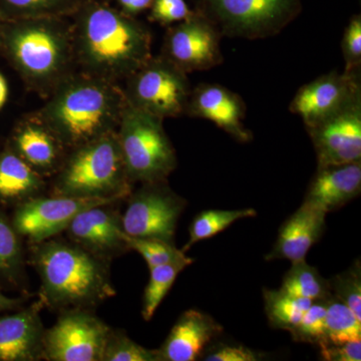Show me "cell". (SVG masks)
<instances>
[{"label":"cell","mask_w":361,"mask_h":361,"mask_svg":"<svg viewBox=\"0 0 361 361\" xmlns=\"http://www.w3.org/2000/svg\"><path fill=\"white\" fill-rule=\"evenodd\" d=\"M78 11L71 30L78 71L118 82L151 58L152 35L142 23L102 4Z\"/></svg>","instance_id":"1"},{"label":"cell","mask_w":361,"mask_h":361,"mask_svg":"<svg viewBox=\"0 0 361 361\" xmlns=\"http://www.w3.org/2000/svg\"><path fill=\"white\" fill-rule=\"evenodd\" d=\"M127 106L118 82L78 71L47 97L33 116L66 151L116 132Z\"/></svg>","instance_id":"2"},{"label":"cell","mask_w":361,"mask_h":361,"mask_svg":"<svg viewBox=\"0 0 361 361\" xmlns=\"http://www.w3.org/2000/svg\"><path fill=\"white\" fill-rule=\"evenodd\" d=\"M33 263L42 280V301L59 308H85L116 295L106 260L61 241L35 244Z\"/></svg>","instance_id":"3"},{"label":"cell","mask_w":361,"mask_h":361,"mask_svg":"<svg viewBox=\"0 0 361 361\" xmlns=\"http://www.w3.org/2000/svg\"><path fill=\"white\" fill-rule=\"evenodd\" d=\"M4 42L26 84L44 99L78 71L71 25L59 18L16 20Z\"/></svg>","instance_id":"4"},{"label":"cell","mask_w":361,"mask_h":361,"mask_svg":"<svg viewBox=\"0 0 361 361\" xmlns=\"http://www.w3.org/2000/svg\"><path fill=\"white\" fill-rule=\"evenodd\" d=\"M132 184L118 135L111 132L68 151L58 170L54 194L118 201L130 196Z\"/></svg>","instance_id":"5"},{"label":"cell","mask_w":361,"mask_h":361,"mask_svg":"<svg viewBox=\"0 0 361 361\" xmlns=\"http://www.w3.org/2000/svg\"><path fill=\"white\" fill-rule=\"evenodd\" d=\"M163 118L128 104L116 130L130 182L166 180L178 165Z\"/></svg>","instance_id":"6"},{"label":"cell","mask_w":361,"mask_h":361,"mask_svg":"<svg viewBox=\"0 0 361 361\" xmlns=\"http://www.w3.org/2000/svg\"><path fill=\"white\" fill-rule=\"evenodd\" d=\"M125 82L130 106L163 120L186 115L192 92L188 73L161 54L152 56Z\"/></svg>","instance_id":"7"},{"label":"cell","mask_w":361,"mask_h":361,"mask_svg":"<svg viewBox=\"0 0 361 361\" xmlns=\"http://www.w3.org/2000/svg\"><path fill=\"white\" fill-rule=\"evenodd\" d=\"M221 35L261 39L280 33L295 16L298 0H206Z\"/></svg>","instance_id":"8"},{"label":"cell","mask_w":361,"mask_h":361,"mask_svg":"<svg viewBox=\"0 0 361 361\" xmlns=\"http://www.w3.org/2000/svg\"><path fill=\"white\" fill-rule=\"evenodd\" d=\"M134 194L122 216L123 232L135 238H153L174 243L178 221L187 202L166 180L144 183Z\"/></svg>","instance_id":"9"},{"label":"cell","mask_w":361,"mask_h":361,"mask_svg":"<svg viewBox=\"0 0 361 361\" xmlns=\"http://www.w3.org/2000/svg\"><path fill=\"white\" fill-rule=\"evenodd\" d=\"M111 329L97 316L75 308L65 311L44 332L42 357L51 361H103Z\"/></svg>","instance_id":"10"},{"label":"cell","mask_w":361,"mask_h":361,"mask_svg":"<svg viewBox=\"0 0 361 361\" xmlns=\"http://www.w3.org/2000/svg\"><path fill=\"white\" fill-rule=\"evenodd\" d=\"M221 37L213 21L192 13L169 28L161 54L186 73L211 70L223 63Z\"/></svg>","instance_id":"11"},{"label":"cell","mask_w":361,"mask_h":361,"mask_svg":"<svg viewBox=\"0 0 361 361\" xmlns=\"http://www.w3.org/2000/svg\"><path fill=\"white\" fill-rule=\"evenodd\" d=\"M307 132L317 168L361 161V92Z\"/></svg>","instance_id":"12"},{"label":"cell","mask_w":361,"mask_h":361,"mask_svg":"<svg viewBox=\"0 0 361 361\" xmlns=\"http://www.w3.org/2000/svg\"><path fill=\"white\" fill-rule=\"evenodd\" d=\"M113 199L80 198L59 196L30 198L14 214L16 232L27 237L33 244L49 240L68 229L78 214L92 207L115 204Z\"/></svg>","instance_id":"13"},{"label":"cell","mask_w":361,"mask_h":361,"mask_svg":"<svg viewBox=\"0 0 361 361\" xmlns=\"http://www.w3.org/2000/svg\"><path fill=\"white\" fill-rule=\"evenodd\" d=\"M360 92V71H331L301 87L292 99L289 110L300 116L308 129L336 113Z\"/></svg>","instance_id":"14"},{"label":"cell","mask_w":361,"mask_h":361,"mask_svg":"<svg viewBox=\"0 0 361 361\" xmlns=\"http://www.w3.org/2000/svg\"><path fill=\"white\" fill-rule=\"evenodd\" d=\"M110 205L113 204L82 211L66 229L77 245L104 260L130 250L126 242L122 216L109 208Z\"/></svg>","instance_id":"15"},{"label":"cell","mask_w":361,"mask_h":361,"mask_svg":"<svg viewBox=\"0 0 361 361\" xmlns=\"http://www.w3.org/2000/svg\"><path fill=\"white\" fill-rule=\"evenodd\" d=\"M186 115L210 121L238 142L251 140V133L244 125L245 103L223 85L202 84L192 90Z\"/></svg>","instance_id":"16"},{"label":"cell","mask_w":361,"mask_h":361,"mask_svg":"<svg viewBox=\"0 0 361 361\" xmlns=\"http://www.w3.org/2000/svg\"><path fill=\"white\" fill-rule=\"evenodd\" d=\"M222 332L223 327L210 315L196 310L185 311L157 349L160 361L198 360L206 346Z\"/></svg>","instance_id":"17"},{"label":"cell","mask_w":361,"mask_h":361,"mask_svg":"<svg viewBox=\"0 0 361 361\" xmlns=\"http://www.w3.org/2000/svg\"><path fill=\"white\" fill-rule=\"evenodd\" d=\"M327 214L304 203L280 228L276 243L267 254V261L286 259L291 263L306 259L308 252L322 238Z\"/></svg>","instance_id":"18"},{"label":"cell","mask_w":361,"mask_h":361,"mask_svg":"<svg viewBox=\"0 0 361 361\" xmlns=\"http://www.w3.org/2000/svg\"><path fill=\"white\" fill-rule=\"evenodd\" d=\"M361 161L317 168L304 203L329 213L360 196Z\"/></svg>","instance_id":"19"},{"label":"cell","mask_w":361,"mask_h":361,"mask_svg":"<svg viewBox=\"0 0 361 361\" xmlns=\"http://www.w3.org/2000/svg\"><path fill=\"white\" fill-rule=\"evenodd\" d=\"M39 307L0 319V361H30L42 357L44 337Z\"/></svg>","instance_id":"20"},{"label":"cell","mask_w":361,"mask_h":361,"mask_svg":"<svg viewBox=\"0 0 361 361\" xmlns=\"http://www.w3.org/2000/svg\"><path fill=\"white\" fill-rule=\"evenodd\" d=\"M14 146L16 154L42 176L58 172L66 156L58 137L33 115L16 130Z\"/></svg>","instance_id":"21"},{"label":"cell","mask_w":361,"mask_h":361,"mask_svg":"<svg viewBox=\"0 0 361 361\" xmlns=\"http://www.w3.org/2000/svg\"><path fill=\"white\" fill-rule=\"evenodd\" d=\"M44 187L42 176L13 152L0 155V198L30 199Z\"/></svg>","instance_id":"22"},{"label":"cell","mask_w":361,"mask_h":361,"mask_svg":"<svg viewBox=\"0 0 361 361\" xmlns=\"http://www.w3.org/2000/svg\"><path fill=\"white\" fill-rule=\"evenodd\" d=\"M280 290L292 296L316 301L331 296L329 281L320 275L317 268L306 260L292 263V267L285 274Z\"/></svg>","instance_id":"23"},{"label":"cell","mask_w":361,"mask_h":361,"mask_svg":"<svg viewBox=\"0 0 361 361\" xmlns=\"http://www.w3.org/2000/svg\"><path fill=\"white\" fill-rule=\"evenodd\" d=\"M265 312L271 326L290 332L295 329L313 301L282 290H264Z\"/></svg>","instance_id":"24"},{"label":"cell","mask_w":361,"mask_h":361,"mask_svg":"<svg viewBox=\"0 0 361 361\" xmlns=\"http://www.w3.org/2000/svg\"><path fill=\"white\" fill-rule=\"evenodd\" d=\"M257 215L254 209L241 210H206L194 218L189 228V240L185 244L183 252H186L195 244L203 240L210 239L234 224L237 221Z\"/></svg>","instance_id":"25"},{"label":"cell","mask_w":361,"mask_h":361,"mask_svg":"<svg viewBox=\"0 0 361 361\" xmlns=\"http://www.w3.org/2000/svg\"><path fill=\"white\" fill-rule=\"evenodd\" d=\"M193 263V259L149 268V279L142 298V315L146 322L152 319L159 306L172 288L178 275Z\"/></svg>","instance_id":"26"},{"label":"cell","mask_w":361,"mask_h":361,"mask_svg":"<svg viewBox=\"0 0 361 361\" xmlns=\"http://www.w3.org/2000/svg\"><path fill=\"white\" fill-rule=\"evenodd\" d=\"M325 325V343L342 344L361 341V319L348 305L332 295L327 299Z\"/></svg>","instance_id":"27"},{"label":"cell","mask_w":361,"mask_h":361,"mask_svg":"<svg viewBox=\"0 0 361 361\" xmlns=\"http://www.w3.org/2000/svg\"><path fill=\"white\" fill-rule=\"evenodd\" d=\"M16 20L59 18L78 11V0H1Z\"/></svg>","instance_id":"28"},{"label":"cell","mask_w":361,"mask_h":361,"mask_svg":"<svg viewBox=\"0 0 361 361\" xmlns=\"http://www.w3.org/2000/svg\"><path fill=\"white\" fill-rule=\"evenodd\" d=\"M126 242L132 250L145 259L149 268L189 260L185 252L176 248L174 243L153 238H135L126 235Z\"/></svg>","instance_id":"29"},{"label":"cell","mask_w":361,"mask_h":361,"mask_svg":"<svg viewBox=\"0 0 361 361\" xmlns=\"http://www.w3.org/2000/svg\"><path fill=\"white\" fill-rule=\"evenodd\" d=\"M103 361H160V357L157 349L144 348L123 332L111 329Z\"/></svg>","instance_id":"30"},{"label":"cell","mask_w":361,"mask_h":361,"mask_svg":"<svg viewBox=\"0 0 361 361\" xmlns=\"http://www.w3.org/2000/svg\"><path fill=\"white\" fill-rule=\"evenodd\" d=\"M329 298L313 301L310 307L304 313L300 322L290 331L294 341L307 342L315 345L326 342L325 317Z\"/></svg>","instance_id":"31"},{"label":"cell","mask_w":361,"mask_h":361,"mask_svg":"<svg viewBox=\"0 0 361 361\" xmlns=\"http://www.w3.org/2000/svg\"><path fill=\"white\" fill-rule=\"evenodd\" d=\"M331 295L348 305L361 319V267L355 263L350 269L329 280Z\"/></svg>","instance_id":"32"},{"label":"cell","mask_w":361,"mask_h":361,"mask_svg":"<svg viewBox=\"0 0 361 361\" xmlns=\"http://www.w3.org/2000/svg\"><path fill=\"white\" fill-rule=\"evenodd\" d=\"M18 234L14 226L0 214V273L11 275L20 269L23 254Z\"/></svg>","instance_id":"33"},{"label":"cell","mask_w":361,"mask_h":361,"mask_svg":"<svg viewBox=\"0 0 361 361\" xmlns=\"http://www.w3.org/2000/svg\"><path fill=\"white\" fill-rule=\"evenodd\" d=\"M342 56L344 59V71L353 73L361 68V18L355 16L350 20L341 42Z\"/></svg>","instance_id":"34"},{"label":"cell","mask_w":361,"mask_h":361,"mask_svg":"<svg viewBox=\"0 0 361 361\" xmlns=\"http://www.w3.org/2000/svg\"><path fill=\"white\" fill-rule=\"evenodd\" d=\"M192 13L185 0H153L151 20L168 25L186 20Z\"/></svg>","instance_id":"35"},{"label":"cell","mask_w":361,"mask_h":361,"mask_svg":"<svg viewBox=\"0 0 361 361\" xmlns=\"http://www.w3.org/2000/svg\"><path fill=\"white\" fill-rule=\"evenodd\" d=\"M320 357L326 361H360L361 341L320 344Z\"/></svg>","instance_id":"36"},{"label":"cell","mask_w":361,"mask_h":361,"mask_svg":"<svg viewBox=\"0 0 361 361\" xmlns=\"http://www.w3.org/2000/svg\"><path fill=\"white\" fill-rule=\"evenodd\" d=\"M261 355L243 345L221 344L204 357L206 361H256Z\"/></svg>","instance_id":"37"},{"label":"cell","mask_w":361,"mask_h":361,"mask_svg":"<svg viewBox=\"0 0 361 361\" xmlns=\"http://www.w3.org/2000/svg\"><path fill=\"white\" fill-rule=\"evenodd\" d=\"M20 303V299L9 298L0 292V311L11 310Z\"/></svg>","instance_id":"38"},{"label":"cell","mask_w":361,"mask_h":361,"mask_svg":"<svg viewBox=\"0 0 361 361\" xmlns=\"http://www.w3.org/2000/svg\"><path fill=\"white\" fill-rule=\"evenodd\" d=\"M152 2H153V0H133L129 13L135 14L141 13V11L151 6Z\"/></svg>","instance_id":"39"},{"label":"cell","mask_w":361,"mask_h":361,"mask_svg":"<svg viewBox=\"0 0 361 361\" xmlns=\"http://www.w3.org/2000/svg\"><path fill=\"white\" fill-rule=\"evenodd\" d=\"M8 97V87L4 75L0 73V109L6 103Z\"/></svg>","instance_id":"40"}]
</instances>
